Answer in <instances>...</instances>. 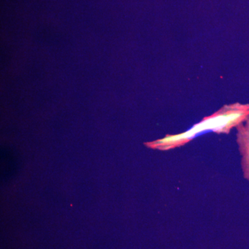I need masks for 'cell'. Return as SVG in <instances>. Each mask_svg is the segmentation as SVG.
Here are the masks:
<instances>
[{"label": "cell", "mask_w": 249, "mask_h": 249, "mask_svg": "<svg viewBox=\"0 0 249 249\" xmlns=\"http://www.w3.org/2000/svg\"><path fill=\"white\" fill-rule=\"evenodd\" d=\"M237 142L241 157V165L244 178L249 181V115L237 127Z\"/></svg>", "instance_id": "obj_2"}, {"label": "cell", "mask_w": 249, "mask_h": 249, "mask_svg": "<svg viewBox=\"0 0 249 249\" xmlns=\"http://www.w3.org/2000/svg\"><path fill=\"white\" fill-rule=\"evenodd\" d=\"M249 115V104L235 103L226 105L202 121L195 124L186 132L178 134H167L163 138L144 142V145L160 151H168L186 145L198 136L206 132L229 134L232 129L243 123Z\"/></svg>", "instance_id": "obj_1"}]
</instances>
